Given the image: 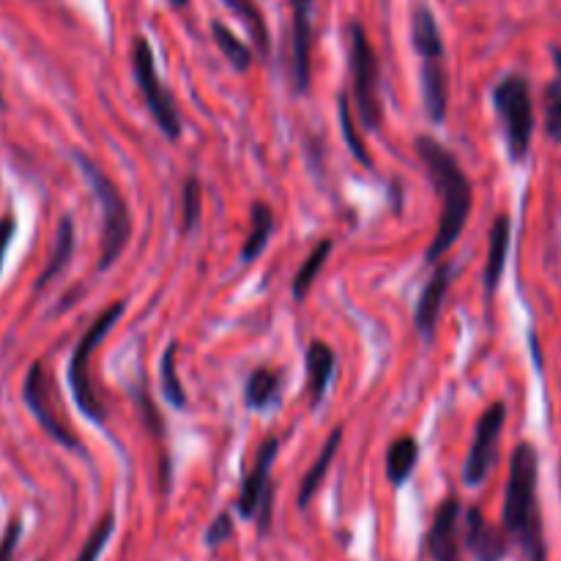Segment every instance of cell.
Here are the masks:
<instances>
[{
    "instance_id": "33",
    "label": "cell",
    "mask_w": 561,
    "mask_h": 561,
    "mask_svg": "<svg viewBox=\"0 0 561 561\" xmlns=\"http://www.w3.org/2000/svg\"><path fill=\"white\" fill-rule=\"evenodd\" d=\"M20 535H22V524L14 518L9 526H5L3 537H0V561H14L16 546H20Z\"/></svg>"
},
{
    "instance_id": "32",
    "label": "cell",
    "mask_w": 561,
    "mask_h": 561,
    "mask_svg": "<svg viewBox=\"0 0 561 561\" xmlns=\"http://www.w3.org/2000/svg\"><path fill=\"white\" fill-rule=\"evenodd\" d=\"M230 537H233V518H230L228 513H222L211 526H208L206 542L211 548H217V546H222V542H228Z\"/></svg>"
},
{
    "instance_id": "9",
    "label": "cell",
    "mask_w": 561,
    "mask_h": 561,
    "mask_svg": "<svg viewBox=\"0 0 561 561\" xmlns=\"http://www.w3.org/2000/svg\"><path fill=\"white\" fill-rule=\"evenodd\" d=\"M504 420H507V409L504 403H493L485 414L480 416L474 431V444L469 449V458L463 466V480L469 485H480L488 477V471L493 469L499 455V438H502Z\"/></svg>"
},
{
    "instance_id": "13",
    "label": "cell",
    "mask_w": 561,
    "mask_h": 561,
    "mask_svg": "<svg viewBox=\"0 0 561 561\" xmlns=\"http://www.w3.org/2000/svg\"><path fill=\"white\" fill-rule=\"evenodd\" d=\"M466 546L477 561H502L510 551L507 531L488 524V518L477 507L466 515Z\"/></svg>"
},
{
    "instance_id": "16",
    "label": "cell",
    "mask_w": 561,
    "mask_h": 561,
    "mask_svg": "<svg viewBox=\"0 0 561 561\" xmlns=\"http://www.w3.org/2000/svg\"><path fill=\"white\" fill-rule=\"evenodd\" d=\"M411 44H414L416 55L425 58H444V38L442 27H438L436 14L427 9L425 3L416 5L411 14Z\"/></svg>"
},
{
    "instance_id": "35",
    "label": "cell",
    "mask_w": 561,
    "mask_h": 561,
    "mask_svg": "<svg viewBox=\"0 0 561 561\" xmlns=\"http://www.w3.org/2000/svg\"><path fill=\"white\" fill-rule=\"evenodd\" d=\"M551 55H553V64H557V69L561 75V47H551Z\"/></svg>"
},
{
    "instance_id": "11",
    "label": "cell",
    "mask_w": 561,
    "mask_h": 561,
    "mask_svg": "<svg viewBox=\"0 0 561 561\" xmlns=\"http://www.w3.org/2000/svg\"><path fill=\"white\" fill-rule=\"evenodd\" d=\"M277 449H279L277 438H266V442L261 444V449H257L255 469L247 474L244 485H241V493H239V502H236L241 518H252V515L257 513V507H261V499L266 496V491L272 488L268 485V474H272Z\"/></svg>"
},
{
    "instance_id": "4",
    "label": "cell",
    "mask_w": 561,
    "mask_h": 561,
    "mask_svg": "<svg viewBox=\"0 0 561 561\" xmlns=\"http://www.w3.org/2000/svg\"><path fill=\"white\" fill-rule=\"evenodd\" d=\"M348 66L362 124L373 131L381 129V66H378L376 49H373L370 36L359 20L348 22Z\"/></svg>"
},
{
    "instance_id": "25",
    "label": "cell",
    "mask_w": 561,
    "mask_h": 561,
    "mask_svg": "<svg viewBox=\"0 0 561 561\" xmlns=\"http://www.w3.org/2000/svg\"><path fill=\"white\" fill-rule=\"evenodd\" d=\"M277 389H279V376L274 370H268V367H257L255 373L250 376V381H247V405L250 409H266L268 403H274V398H277Z\"/></svg>"
},
{
    "instance_id": "19",
    "label": "cell",
    "mask_w": 561,
    "mask_h": 561,
    "mask_svg": "<svg viewBox=\"0 0 561 561\" xmlns=\"http://www.w3.org/2000/svg\"><path fill=\"white\" fill-rule=\"evenodd\" d=\"M71 252H75V222L69 217L60 219L58 233H55V244L53 252H49V261L44 266V272L38 274L36 279V290H44L60 272L66 268V263L71 261Z\"/></svg>"
},
{
    "instance_id": "28",
    "label": "cell",
    "mask_w": 561,
    "mask_h": 561,
    "mask_svg": "<svg viewBox=\"0 0 561 561\" xmlns=\"http://www.w3.org/2000/svg\"><path fill=\"white\" fill-rule=\"evenodd\" d=\"M113 531H115V515L107 513L102 520H99L96 526H93V531L88 535L85 546H82V551H80V557H77V561H99L102 551L107 548L110 537H113Z\"/></svg>"
},
{
    "instance_id": "14",
    "label": "cell",
    "mask_w": 561,
    "mask_h": 561,
    "mask_svg": "<svg viewBox=\"0 0 561 561\" xmlns=\"http://www.w3.org/2000/svg\"><path fill=\"white\" fill-rule=\"evenodd\" d=\"M458 520H460V502L455 496H449L447 502L436 510L431 535H427V548H431L433 561H460Z\"/></svg>"
},
{
    "instance_id": "34",
    "label": "cell",
    "mask_w": 561,
    "mask_h": 561,
    "mask_svg": "<svg viewBox=\"0 0 561 561\" xmlns=\"http://www.w3.org/2000/svg\"><path fill=\"white\" fill-rule=\"evenodd\" d=\"M14 230H16L14 217H3V219H0V268H3L5 250H9L11 239H14Z\"/></svg>"
},
{
    "instance_id": "36",
    "label": "cell",
    "mask_w": 561,
    "mask_h": 561,
    "mask_svg": "<svg viewBox=\"0 0 561 561\" xmlns=\"http://www.w3.org/2000/svg\"><path fill=\"white\" fill-rule=\"evenodd\" d=\"M170 3H173V5H179V9H184V5L190 3V0H170Z\"/></svg>"
},
{
    "instance_id": "21",
    "label": "cell",
    "mask_w": 561,
    "mask_h": 561,
    "mask_svg": "<svg viewBox=\"0 0 561 561\" xmlns=\"http://www.w3.org/2000/svg\"><path fill=\"white\" fill-rule=\"evenodd\" d=\"M340 442H343V427H334L332 436H329V442H327V447L321 449L318 460H316V463H312V469L307 471L305 477H301L299 507H307V504L312 502V496H316L318 488L323 485V480H327V471L332 469V460H334V455H337Z\"/></svg>"
},
{
    "instance_id": "31",
    "label": "cell",
    "mask_w": 561,
    "mask_h": 561,
    "mask_svg": "<svg viewBox=\"0 0 561 561\" xmlns=\"http://www.w3.org/2000/svg\"><path fill=\"white\" fill-rule=\"evenodd\" d=\"M197 217H201V181L192 175L184 184V230L195 228Z\"/></svg>"
},
{
    "instance_id": "12",
    "label": "cell",
    "mask_w": 561,
    "mask_h": 561,
    "mask_svg": "<svg viewBox=\"0 0 561 561\" xmlns=\"http://www.w3.org/2000/svg\"><path fill=\"white\" fill-rule=\"evenodd\" d=\"M449 279H453V266L449 263H438L431 283L425 285V290L420 294V301H416L414 327L425 340H433V334H436V323L438 316H442L444 299H447Z\"/></svg>"
},
{
    "instance_id": "3",
    "label": "cell",
    "mask_w": 561,
    "mask_h": 561,
    "mask_svg": "<svg viewBox=\"0 0 561 561\" xmlns=\"http://www.w3.org/2000/svg\"><path fill=\"white\" fill-rule=\"evenodd\" d=\"M75 162L77 168H80L82 179L88 181V186H91L93 195H96L99 206H102V257H99V272H107V268L118 261L121 252H124L126 241H129V206H126L124 195H121L118 186L113 184V179H110L93 159H88L85 153L77 151Z\"/></svg>"
},
{
    "instance_id": "26",
    "label": "cell",
    "mask_w": 561,
    "mask_h": 561,
    "mask_svg": "<svg viewBox=\"0 0 561 561\" xmlns=\"http://www.w3.org/2000/svg\"><path fill=\"white\" fill-rule=\"evenodd\" d=\"M332 241L329 239H323L321 244L316 247V250L310 252V255H307V261H305V266L299 268V274H296V279H294V296L296 299H305L307 296V290L312 288V283H316V277L318 274H321V268H323V263H327V257L332 255Z\"/></svg>"
},
{
    "instance_id": "17",
    "label": "cell",
    "mask_w": 561,
    "mask_h": 561,
    "mask_svg": "<svg viewBox=\"0 0 561 561\" xmlns=\"http://www.w3.org/2000/svg\"><path fill=\"white\" fill-rule=\"evenodd\" d=\"M510 225L507 214H499L496 222L491 228V252H488V263H485V274H482V283H485V294L493 296L496 294L499 283H502L504 274V263H507V252H510Z\"/></svg>"
},
{
    "instance_id": "7",
    "label": "cell",
    "mask_w": 561,
    "mask_h": 561,
    "mask_svg": "<svg viewBox=\"0 0 561 561\" xmlns=\"http://www.w3.org/2000/svg\"><path fill=\"white\" fill-rule=\"evenodd\" d=\"M129 60H131V71H135L137 85H140L142 96H146L148 113L153 115V121H157L159 129L164 131V137H170V140H179V135H181L179 113H175L173 96H170L168 88H164L162 80H159L151 42H148L146 36H135V42H131Z\"/></svg>"
},
{
    "instance_id": "37",
    "label": "cell",
    "mask_w": 561,
    "mask_h": 561,
    "mask_svg": "<svg viewBox=\"0 0 561 561\" xmlns=\"http://www.w3.org/2000/svg\"><path fill=\"white\" fill-rule=\"evenodd\" d=\"M0 107H3V96H0Z\"/></svg>"
},
{
    "instance_id": "29",
    "label": "cell",
    "mask_w": 561,
    "mask_h": 561,
    "mask_svg": "<svg viewBox=\"0 0 561 561\" xmlns=\"http://www.w3.org/2000/svg\"><path fill=\"white\" fill-rule=\"evenodd\" d=\"M546 131L553 142H561V82L546 88Z\"/></svg>"
},
{
    "instance_id": "24",
    "label": "cell",
    "mask_w": 561,
    "mask_h": 561,
    "mask_svg": "<svg viewBox=\"0 0 561 561\" xmlns=\"http://www.w3.org/2000/svg\"><path fill=\"white\" fill-rule=\"evenodd\" d=\"M211 33H214V42H217V47L222 49L225 58L230 60V66H233L236 71H247L252 66V49L247 47L244 42H241L239 36H236L233 31H230L225 22H211Z\"/></svg>"
},
{
    "instance_id": "18",
    "label": "cell",
    "mask_w": 561,
    "mask_h": 561,
    "mask_svg": "<svg viewBox=\"0 0 561 561\" xmlns=\"http://www.w3.org/2000/svg\"><path fill=\"white\" fill-rule=\"evenodd\" d=\"M334 373V351L329 348L321 340H312L307 348V376H310V394H312V409L323 403L327 398L329 381Z\"/></svg>"
},
{
    "instance_id": "2",
    "label": "cell",
    "mask_w": 561,
    "mask_h": 561,
    "mask_svg": "<svg viewBox=\"0 0 561 561\" xmlns=\"http://www.w3.org/2000/svg\"><path fill=\"white\" fill-rule=\"evenodd\" d=\"M537 471H540V458L535 444H518L510 463L507 493H504V531L518 540L526 559L546 561L548 548L540 504H537Z\"/></svg>"
},
{
    "instance_id": "22",
    "label": "cell",
    "mask_w": 561,
    "mask_h": 561,
    "mask_svg": "<svg viewBox=\"0 0 561 561\" xmlns=\"http://www.w3.org/2000/svg\"><path fill=\"white\" fill-rule=\"evenodd\" d=\"M416 460H420V444H416L414 436H403L392 442L387 453V480L398 488L405 485L411 471L416 469Z\"/></svg>"
},
{
    "instance_id": "20",
    "label": "cell",
    "mask_w": 561,
    "mask_h": 561,
    "mask_svg": "<svg viewBox=\"0 0 561 561\" xmlns=\"http://www.w3.org/2000/svg\"><path fill=\"white\" fill-rule=\"evenodd\" d=\"M230 11L241 20V25L247 27L250 33L252 44L255 49L261 53V58H266L268 49H272V36H268V25H266V16H263L261 5L255 0H222Z\"/></svg>"
},
{
    "instance_id": "1",
    "label": "cell",
    "mask_w": 561,
    "mask_h": 561,
    "mask_svg": "<svg viewBox=\"0 0 561 561\" xmlns=\"http://www.w3.org/2000/svg\"><path fill=\"white\" fill-rule=\"evenodd\" d=\"M414 148L422 162H425L433 186L442 195V219H438L431 247H427V261L436 263L463 233L474 197H471V184L466 179L463 168L455 159V153L447 151V146H442L433 137H416Z\"/></svg>"
},
{
    "instance_id": "15",
    "label": "cell",
    "mask_w": 561,
    "mask_h": 561,
    "mask_svg": "<svg viewBox=\"0 0 561 561\" xmlns=\"http://www.w3.org/2000/svg\"><path fill=\"white\" fill-rule=\"evenodd\" d=\"M422 96H425V107L431 121L442 124L447 115V99H449V77L444 58H425L422 60Z\"/></svg>"
},
{
    "instance_id": "5",
    "label": "cell",
    "mask_w": 561,
    "mask_h": 561,
    "mask_svg": "<svg viewBox=\"0 0 561 561\" xmlns=\"http://www.w3.org/2000/svg\"><path fill=\"white\" fill-rule=\"evenodd\" d=\"M493 107L502 121L504 140L513 162H524L529 157L531 135H535V104L531 88L524 75H507L493 88Z\"/></svg>"
},
{
    "instance_id": "10",
    "label": "cell",
    "mask_w": 561,
    "mask_h": 561,
    "mask_svg": "<svg viewBox=\"0 0 561 561\" xmlns=\"http://www.w3.org/2000/svg\"><path fill=\"white\" fill-rule=\"evenodd\" d=\"M294 11V91L307 93L312 69V5L316 0H288Z\"/></svg>"
},
{
    "instance_id": "8",
    "label": "cell",
    "mask_w": 561,
    "mask_h": 561,
    "mask_svg": "<svg viewBox=\"0 0 561 561\" xmlns=\"http://www.w3.org/2000/svg\"><path fill=\"white\" fill-rule=\"evenodd\" d=\"M22 398H25V405L31 409V414L36 416V422L44 427V433H47L49 438L64 444L66 449H77V453H80L82 449L80 442H77L75 431L66 425L64 414H60L55 383L49 381L42 362H33L31 370H27L25 387H22Z\"/></svg>"
},
{
    "instance_id": "6",
    "label": "cell",
    "mask_w": 561,
    "mask_h": 561,
    "mask_svg": "<svg viewBox=\"0 0 561 561\" xmlns=\"http://www.w3.org/2000/svg\"><path fill=\"white\" fill-rule=\"evenodd\" d=\"M124 310H126L124 301H115L110 310H104L102 316L88 327V332L82 334L75 354H71L69 359V387H71V394H75L77 409H80L88 420L96 422V425H102L104 422V405L102 400H99L96 389H93L91 359H93V351H96L99 343L107 337V332L115 327V321L124 316Z\"/></svg>"
},
{
    "instance_id": "30",
    "label": "cell",
    "mask_w": 561,
    "mask_h": 561,
    "mask_svg": "<svg viewBox=\"0 0 561 561\" xmlns=\"http://www.w3.org/2000/svg\"><path fill=\"white\" fill-rule=\"evenodd\" d=\"M340 124H343V135H345V140H348V146H351V153H354V157L359 159L362 164H370V157H367V151H365V142H362L359 131H356V126H354V118H351L348 99H345V96H340Z\"/></svg>"
},
{
    "instance_id": "23",
    "label": "cell",
    "mask_w": 561,
    "mask_h": 561,
    "mask_svg": "<svg viewBox=\"0 0 561 561\" xmlns=\"http://www.w3.org/2000/svg\"><path fill=\"white\" fill-rule=\"evenodd\" d=\"M274 230V214L266 203H252V228L250 236L244 239V247H241V261L252 263L263 250H266L268 239H272Z\"/></svg>"
},
{
    "instance_id": "27",
    "label": "cell",
    "mask_w": 561,
    "mask_h": 561,
    "mask_svg": "<svg viewBox=\"0 0 561 561\" xmlns=\"http://www.w3.org/2000/svg\"><path fill=\"white\" fill-rule=\"evenodd\" d=\"M175 356H179V343H170L168 351L162 356V392L175 409H184L186 405V394L184 387L179 381V373H175Z\"/></svg>"
}]
</instances>
